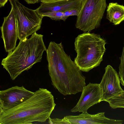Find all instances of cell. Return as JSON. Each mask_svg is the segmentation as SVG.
<instances>
[{
    "instance_id": "9a60e30c",
    "label": "cell",
    "mask_w": 124,
    "mask_h": 124,
    "mask_svg": "<svg viewBox=\"0 0 124 124\" xmlns=\"http://www.w3.org/2000/svg\"><path fill=\"white\" fill-rule=\"evenodd\" d=\"M107 102L112 108H124V91L108 100Z\"/></svg>"
},
{
    "instance_id": "ffe728a7",
    "label": "cell",
    "mask_w": 124,
    "mask_h": 124,
    "mask_svg": "<svg viewBox=\"0 0 124 124\" xmlns=\"http://www.w3.org/2000/svg\"><path fill=\"white\" fill-rule=\"evenodd\" d=\"M8 0H0V7L4 6L5 5Z\"/></svg>"
},
{
    "instance_id": "5b68a950",
    "label": "cell",
    "mask_w": 124,
    "mask_h": 124,
    "mask_svg": "<svg viewBox=\"0 0 124 124\" xmlns=\"http://www.w3.org/2000/svg\"><path fill=\"white\" fill-rule=\"evenodd\" d=\"M16 16L18 39L23 40L41 28L43 17L35 10L29 8L18 0H8Z\"/></svg>"
},
{
    "instance_id": "4fadbf2b",
    "label": "cell",
    "mask_w": 124,
    "mask_h": 124,
    "mask_svg": "<svg viewBox=\"0 0 124 124\" xmlns=\"http://www.w3.org/2000/svg\"><path fill=\"white\" fill-rule=\"evenodd\" d=\"M106 18L115 25L124 20V6L117 3H109L107 7Z\"/></svg>"
},
{
    "instance_id": "d6986e66",
    "label": "cell",
    "mask_w": 124,
    "mask_h": 124,
    "mask_svg": "<svg viewBox=\"0 0 124 124\" xmlns=\"http://www.w3.org/2000/svg\"><path fill=\"white\" fill-rule=\"evenodd\" d=\"M28 4H35L40 1V0H24Z\"/></svg>"
},
{
    "instance_id": "8992f818",
    "label": "cell",
    "mask_w": 124,
    "mask_h": 124,
    "mask_svg": "<svg viewBox=\"0 0 124 124\" xmlns=\"http://www.w3.org/2000/svg\"><path fill=\"white\" fill-rule=\"evenodd\" d=\"M106 0H82L76 28L85 32L99 27L107 6Z\"/></svg>"
},
{
    "instance_id": "6da1fadb",
    "label": "cell",
    "mask_w": 124,
    "mask_h": 124,
    "mask_svg": "<svg viewBox=\"0 0 124 124\" xmlns=\"http://www.w3.org/2000/svg\"><path fill=\"white\" fill-rule=\"evenodd\" d=\"M49 75L54 88L64 95L81 92L85 77L64 51L62 42L51 41L46 51Z\"/></svg>"
},
{
    "instance_id": "277c9868",
    "label": "cell",
    "mask_w": 124,
    "mask_h": 124,
    "mask_svg": "<svg viewBox=\"0 0 124 124\" xmlns=\"http://www.w3.org/2000/svg\"><path fill=\"white\" fill-rule=\"evenodd\" d=\"M105 40L99 34L85 32L76 38L74 62L82 71L88 72L100 65L105 52Z\"/></svg>"
},
{
    "instance_id": "ac0fdd59",
    "label": "cell",
    "mask_w": 124,
    "mask_h": 124,
    "mask_svg": "<svg viewBox=\"0 0 124 124\" xmlns=\"http://www.w3.org/2000/svg\"><path fill=\"white\" fill-rule=\"evenodd\" d=\"M66 0H40V1L41 2L47 3H51Z\"/></svg>"
},
{
    "instance_id": "3957f363",
    "label": "cell",
    "mask_w": 124,
    "mask_h": 124,
    "mask_svg": "<svg viewBox=\"0 0 124 124\" xmlns=\"http://www.w3.org/2000/svg\"><path fill=\"white\" fill-rule=\"evenodd\" d=\"M43 37V35L36 32L29 39L20 41L15 49L2 59L1 64L12 80L41 62L43 52L47 50Z\"/></svg>"
},
{
    "instance_id": "2e32d148",
    "label": "cell",
    "mask_w": 124,
    "mask_h": 124,
    "mask_svg": "<svg viewBox=\"0 0 124 124\" xmlns=\"http://www.w3.org/2000/svg\"><path fill=\"white\" fill-rule=\"evenodd\" d=\"M120 59V63L119 67V76L121 84L124 86V46L121 56Z\"/></svg>"
},
{
    "instance_id": "7a4b0ae2",
    "label": "cell",
    "mask_w": 124,
    "mask_h": 124,
    "mask_svg": "<svg viewBox=\"0 0 124 124\" xmlns=\"http://www.w3.org/2000/svg\"><path fill=\"white\" fill-rule=\"evenodd\" d=\"M56 104L51 92L39 88L23 103L12 108L0 109V124H32L45 122Z\"/></svg>"
},
{
    "instance_id": "7c38bea8",
    "label": "cell",
    "mask_w": 124,
    "mask_h": 124,
    "mask_svg": "<svg viewBox=\"0 0 124 124\" xmlns=\"http://www.w3.org/2000/svg\"><path fill=\"white\" fill-rule=\"evenodd\" d=\"M82 0H68L51 3L41 2L35 9L38 14L49 12L80 9Z\"/></svg>"
},
{
    "instance_id": "e0dca14e",
    "label": "cell",
    "mask_w": 124,
    "mask_h": 124,
    "mask_svg": "<svg viewBox=\"0 0 124 124\" xmlns=\"http://www.w3.org/2000/svg\"><path fill=\"white\" fill-rule=\"evenodd\" d=\"M48 123L52 124H71L66 116L62 119L58 118H48Z\"/></svg>"
},
{
    "instance_id": "8fae6325",
    "label": "cell",
    "mask_w": 124,
    "mask_h": 124,
    "mask_svg": "<svg viewBox=\"0 0 124 124\" xmlns=\"http://www.w3.org/2000/svg\"><path fill=\"white\" fill-rule=\"evenodd\" d=\"M105 112L91 114L87 112H82L77 116H66L71 123L80 124H122L123 120L110 119L106 117Z\"/></svg>"
},
{
    "instance_id": "30bf717a",
    "label": "cell",
    "mask_w": 124,
    "mask_h": 124,
    "mask_svg": "<svg viewBox=\"0 0 124 124\" xmlns=\"http://www.w3.org/2000/svg\"><path fill=\"white\" fill-rule=\"evenodd\" d=\"M0 29L5 50L10 52L15 48L18 38L16 18L12 7L8 15L4 17Z\"/></svg>"
},
{
    "instance_id": "5bb4252c",
    "label": "cell",
    "mask_w": 124,
    "mask_h": 124,
    "mask_svg": "<svg viewBox=\"0 0 124 124\" xmlns=\"http://www.w3.org/2000/svg\"><path fill=\"white\" fill-rule=\"evenodd\" d=\"M80 11V9H73L64 11L49 12L39 14L43 17H48L53 20L65 21L70 16H78Z\"/></svg>"
},
{
    "instance_id": "52a82bcc",
    "label": "cell",
    "mask_w": 124,
    "mask_h": 124,
    "mask_svg": "<svg viewBox=\"0 0 124 124\" xmlns=\"http://www.w3.org/2000/svg\"><path fill=\"white\" fill-rule=\"evenodd\" d=\"M34 92L23 86L17 85L0 91V109L7 110L14 108L29 99Z\"/></svg>"
},
{
    "instance_id": "ba28073f",
    "label": "cell",
    "mask_w": 124,
    "mask_h": 124,
    "mask_svg": "<svg viewBox=\"0 0 124 124\" xmlns=\"http://www.w3.org/2000/svg\"><path fill=\"white\" fill-rule=\"evenodd\" d=\"M76 105L70 110L72 112H87L91 107L101 101L102 91L99 84L90 83L84 86Z\"/></svg>"
},
{
    "instance_id": "9c48e42d",
    "label": "cell",
    "mask_w": 124,
    "mask_h": 124,
    "mask_svg": "<svg viewBox=\"0 0 124 124\" xmlns=\"http://www.w3.org/2000/svg\"><path fill=\"white\" fill-rule=\"evenodd\" d=\"M105 72L99 84L102 91L101 101H107L123 90L120 85L119 75L110 65L105 68Z\"/></svg>"
}]
</instances>
